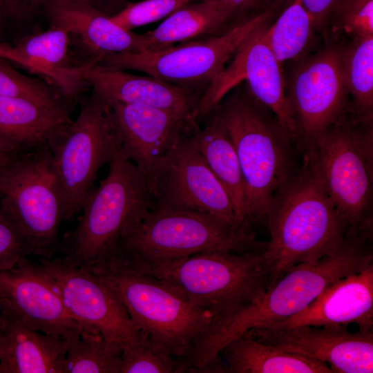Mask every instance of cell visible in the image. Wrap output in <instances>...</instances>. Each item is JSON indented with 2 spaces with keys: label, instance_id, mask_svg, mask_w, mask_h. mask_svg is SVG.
I'll list each match as a JSON object with an SVG mask.
<instances>
[{
  "label": "cell",
  "instance_id": "cell-14",
  "mask_svg": "<svg viewBox=\"0 0 373 373\" xmlns=\"http://www.w3.org/2000/svg\"><path fill=\"white\" fill-rule=\"evenodd\" d=\"M189 131L149 176L155 203L209 213L233 227H244L236 224L229 195L191 141Z\"/></svg>",
  "mask_w": 373,
  "mask_h": 373
},
{
  "label": "cell",
  "instance_id": "cell-4",
  "mask_svg": "<svg viewBox=\"0 0 373 373\" xmlns=\"http://www.w3.org/2000/svg\"><path fill=\"white\" fill-rule=\"evenodd\" d=\"M235 146L244 180L248 224L266 220L277 191L296 173L292 140L249 93L221 101L213 111Z\"/></svg>",
  "mask_w": 373,
  "mask_h": 373
},
{
  "label": "cell",
  "instance_id": "cell-16",
  "mask_svg": "<svg viewBox=\"0 0 373 373\" xmlns=\"http://www.w3.org/2000/svg\"><path fill=\"white\" fill-rule=\"evenodd\" d=\"M0 302L5 310L35 331L66 338L98 335L86 332L71 318L39 262L27 256L0 270Z\"/></svg>",
  "mask_w": 373,
  "mask_h": 373
},
{
  "label": "cell",
  "instance_id": "cell-33",
  "mask_svg": "<svg viewBox=\"0 0 373 373\" xmlns=\"http://www.w3.org/2000/svg\"><path fill=\"white\" fill-rule=\"evenodd\" d=\"M198 0H142L128 2L111 19L126 30L143 26L168 17L184 6Z\"/></svg>",
  "mask_w": 373,
  "mask_h": 373
},
{
  "label": "cell",
  "instance_id": "cell-13",
  "mask_svg": "<svg viewBox=\"0 0 373 373\" xmlns=\"http://www.w3.org/2000/svg\"><path fill=\"white\" fill-rule=\"evenodd\" d=\"M41 267L52 282L70 316L86 332L100 334L122 350L142 332L108 285L86 268L66 264L61 257L42 258Z\"/></svg>",
  "mask_w": 373,
  "mask_h": 373
},
{
  "label": "cell",
  "instance_id": "cell-11",
  "mask_svg": "<svg viewBox=\"0 0 373 373\" xmlns=\"http://www.w3.org/2000/svg\"><path fill=\"white\" fill-rule=\"evenodd\" d=\"M48 149L65 220H70L82 211L99 169L120 151L108 104L93 93L81 102L76 119L50 141Z\"/></svg>",
  "mask_w": 373,
  "mask_h": 373
},
{
  "label": "cell",
  "instance_id": "cell-24",
  "mask_svg": "<svg viewBox=\"0 0 373 373\" xmlns=\"http://www.w3.org/2000/svg\"><path fill=\"white\" fill-rule=\"evenodd\" d=\"M12 48L21 59L23 66L48 77L57 85L69 107L78 98L86 84L85 71L92 64H73L66 30L50 24L44 32L23 37Z\"/></svg>",
  "mask_w": 373,
  "mask_h": 373
},
{
  "label": "cell",
  "instance_id": "cell-37",
  "mask_svg": "<svg viewBox=\"0 0 373 373\" xmlns=\"http://www.w3.org/2000/svg\"><path fill=\"white\" fill-rule=\"evenodd\" d=\"M339 0H301L302 4L311 15L315 29L325 31L329 18Z\"/></svg>",
  "mask_w": 373,
  "mask_h": 373
},
{
  "label": "cell",
  "instance_id": "cell-1",
  "mask_svg": "<svg viewBox=\"0 0 373 373\" xmlns=\"http://www.w3.org/2000/svg\"><path fill=\"white\" fill-rule=\"evenodd\" d=\"M371 239L369 235L348 232L333 254L294 266L256 300L211 325L183 356L188 371L216 372L218 353L231 341L248 330L298 314L337 280L372 265Z\"/></svg>",
  "mask_w": 373,
  "mask_h": 373
},
{
  "label": "cell",
  "instance_id": "cell-42",
  "mask_svg": "<svg viewBox=\"0 0 373 373\" xmlns=\"http://www.w3.org/2000/svg\"><path fill=\"white\" fill-rule=\"evenodd\" d=\"M364 1H366V0H339L338 4L347 5V4H352V3L362 2Z\"/></svg>",
  "mask_w": 373,
  "mask_h": 373
},
{
  "label": "cell",
  "instance_id": "cell-44",
  "mask_svg": "<svg viewBox=\"0 0 373 373\" xmlns=\"http://www.w3.org/2000/svg\"><path fill=\"white\" fill-rule=\"evenodd\" d=\"M9 0H0V8H1V10H2V8H3V6L6 4V3Z\"/></svg>",
  "mask_w": 373,
  "mask_h": 373
},
{
  "label": "cell",
  "instance_id": "cell-31",
  "mask_svg": "<svg viewBox=\"0 0 373 373\" xmlns=\"http://www.w3.org/2000/svg\"><path fill=\"white\" fill-rule=\"evenodd\" d=\"M120 373H180V360L156 347L144 334L122 350Z\"/></svg>",
  "mask_w": 373,
  "mask_h": 373
},
{
  "label": "cell",
  "instance_id": "cell-15",
  "mask_svg": "<svg viewBox=\"0 0 373 373\" xmlns=\"http://www.w3.org/2000/svg\"><path fill=\"white\" fill-rule=\"evenodd\" d=\"M287 90L298 138L306 146L349 108L340 48L327 47L301 61L290 76Z\"/></svg>",
  "mask_w": 373,
  "mask_h": 373
},
{
  "label": "cell",
  "instance_id": "cell-12",
  "mask_svg": "<svg viewBox=\"0 0 373 373\" xmlns=\"http://www.w3.org/2000/svg\"><path fill=\"white\" fill-rule=\"evenodd\" d=\"M267 23L254 30L239 46L231 63L207 88L198 103L196 119L212 112L232 88L245 81L249 94L269 108L291 140L298 131L285 92L280 64L265 35Z\"/></svg>",
  "mask_w": 373,
  "mask_h": 373
},
{
  "label": "cell",
  "instance_id": "cell-17",
  "mask_svg": "<svg viewBox=\"0 0 373 373\" xmlns=\"http://www.w3.org/2000/svg\"><path fill=\"white\" fill-rule=\"evenodd\" d=\"M247 332L262 343L322 361L333 373L373 372L372 329L352 332L345 325H300Z\"/></svg>",
  "mask_w": 373,
  "mask_h": 373
},
{
  "label": "cell",
  "instance_id": "cell-32",
  "mask_svg": "<svg viewBox=\"0 0 373 373\" xmlns=\"http://www.w3.org/2000/svg\"><path fill=\"white\" fill-rule=\"evenodd\" d=\"M6 60L8 59L0 57V97L63 100L66 103L58 88L41 79L21 74Z\"/></svg>",
  "mask_w": 373,
  "mask_h": 373
},
{
  "label": "cell",
  "instance_id": "cell-43",
  "mask_svg": "<svg viewBox=\"0 0 373 373\" xmlns=\"http://www.w3.org/2000/svg\"><path fill=\"white\" fill-rule=\"evenodd\" d=\"M2 321H3V308H2L1 303L0 302V336H1V333Z\"/></svg>",
  "mask_w": 373,
  "mask_h": 373
},
{
  "label": "cell",
  "instance_id": "cell-19",
  "mask_svg": "<svg viewBox=\"0 0 373 373\" xmlns=\"http://www.w3.org/2000/svg\"><path fill=\"white\" fill-rule=\"evenodd\" d=\"M84 79L93 93L106 103L118 102L164 110L196 122L201 96L151 76L92 64Z\"/></svg>",
  "mask_w": 373,
  "mask_h": 373
},
{
  "label": "cell",
  "instance_id": "cell-20",
  "mask_svg": "<svg viewBox=\"0 0 373 373\" xmlns=\"http://www.w3.org/2000/svg\"><path fill=\"white\" fill-rule=\"evenodd\" d=\"M350 323L357 325L360 329H372V264L337 280L298 314L264 327L283 329L300 325L347 326Z\"/></svg>",
  "mask_w": 373,
  "mask_h": 373
},
{
  "label": "cell",
  "instance_id": "cell-18",
  "mask_svg": "<svg viewBox=\"0 0 373 373\" xmlns=\"http://www.w3.org/2000/svg\"><path fill=\"white\" fill-rule=\"evenodd\" d=\"M107 104L121 152L149 178L183 133L197 125L154 107L118 102Z\"/></svg>",
  "mask_w": 373,
  "mask_h": 373
},
{
  "label": "cell",
  "instance_id": "cell-26",
  "mask_svg": "<svg viewBox=\"0 0 373 373\" xmlns=\"http://www.w3.org/2000/svg\"><path fill=\"white\" fill-rule=\"evenodd\" d=\"M218 358L220 373H333L322 361L262 343L248 332L225 345Z\"/></svg>",
  "mask_w": 373,
  "mask_h": 373
},
{
  "label": "cell",
  "instance_id": "cell-3",
  "mask_svg": "<svg viewBox=\"0 0 373 373\" xmlns=\"http://www.w3.org/2000/svg\"><path fill=\"white\" fill-rule=\"evenodd\" d=\"M263 251H204L161 260L124 261L115 258L211 312L213 325L265 293L268 272Z\"/></svg>",
  "mask_w": 373,
  "mask_h": 373
},
{
  "label": "cell",
  "instance_id": "cell-39",
  "mask_svg": "<svg viewBox=\"0 0 373 373\" xmlns=\"http://www.w3.org/2000/svg\"><path fill=\"white\" fill-rule=\"evenodd\" d=\"M128 3V0H99L98 9L111 16L123 9Z\"/></svg>",
  "mask_w": 373,
  "mask_h": 373
},
{
  "label": "cell",
  "instance_id": "cell-34",
  "mask_svg": "<svg viewBox=\"0 0 373 373\" xmlns=\"http://www.w3.org/2000/svg\"><path fill=\"white\" fill-rule=\"evenodd\" d=\"M75 5H90L98 9L99 0H9L1 13L4 20L21 23L52 8Z\"/></svg>",
  "mask_w": 373,
  "mask_h": 373
},
{
  "label": "cell",
  "instance_id": "cell-23",
  "mask_svg": "<svg viewBox=\"0 0 373 373\" xmlns=\"http://www.w3.org/2000/svg\"><path fill=\"white\" fill-rule=\"evenodd\" d=\"M44 15L50 24L64 28L77 39L89 64H97L110 55L142 50L140 35L124 30L93 6L55 8Z\"/></svg>",
  "mask_w": 373,
  "mask_h": 373
},
{
  "label": "cell",
  "instance_id": "cell-5",
  "mask_svg": "<svg viewBox=\"0 0 373 373\" xmlns=\"http://www.w3.org/2000/svg\"><path fill=\"white\" fill-rule=\"evenodd\" d=\"M251 227L209 213L155 203L131 220L112 256L124 261L161 260L213 251L263 250Z\"/></svg>",
  "mask_w": 373,
  "mask_h": 373
},
{
  "label": "cell",
  "instance_id": "cell-36",
  "mask_svg": "<svg viewBox=\"0 0 373 373\" xmlns=\"http://www.w3.org/2000/svg\"><path fill=\"white\" fill-rule=\"evenodd\" d=\"M28 256L21 234L0 204V270L12 267L21 258Z\"/></svg>",
  "mask_w": 373,
  "mask_h": 373
},
{
  "label": "cell",
  "instance_id": "cell-7",
  "mask_svg": "<svg viewBox=\"0 0 373 373\" xmlns=\"http://www.w3.org/2000/svg\"><path fill=\"white\" fill-rule=\"evenodd\" d=\"M108 165L106 178L84 202L77 227L59 244L61 258L70 266L86 268L109 258L126 225L155 202L149 178L121 150Z\"/></svg>",
  "mask_w": 373,
  "mask_h": 373
},
{
  "label": "cell",
  "instance_id": "cell-27",
  "mask_svg": "<svg viewBox=\"0 0 373 373\" xmlns=\"http://www.w3.org/2000/svg\"><path fill=\"white\" fill-rule=\"evenodd\" d=\"M232 22L209 1L191 2L169 15L154 30L140 34L142 51H157L202 36L211 35Z\"/></svg>",
  "mask_w": 373,
  "mask_h": 373
},
{
  "label": "cell",
  "instance_id": "cell-6",
  "mask_svg": "<svg viewBox=\"0 0 373 373\" xmlns=\"http://www.w3.org/2000/svg\"><path fill=\"white\" fill-rule=\"evenodd\" d=\"M316 171L348 232L372 234L373 132L349 108L306 145Z\"/></svg>",
  "mask_w": 373,
  "mask_h": 373
},
{
  "label": "cell",
  "instance_id": "cell-40",
  "mask_svg": "<svg viewBox=\"0 0 373 373\" xmlns=\"http://www.w3.org/2000/svg\"><path fill=\"white\" fill-rule=\"evenodd\" d=\"M0 57L15 62L22 66V60L8 44L0 42Z\"/></svg>",
  "mask_w": 373,
  "mask_h": 373
},
{
  "label": "cell",
  "instance_id": "cell-22",
  "mask_svg": "<svg viewBox=\"0 0 373 373\" xmlns=\"http://www.w3.org/2000/svg\"><path fill=\"white\" fill-rule=\"evenodd\" d=\"M67 347V338L35 331L3 308L0 373H65Z\"/></svg>",
  "mask_w": 373,
  "mask_h": 373
},
{
  "label": "cell",
  "instance_id": "cell-9",
  "mask_svg": "<svg viewBox=\"0 0 373 373\" xmlns=\"http://www.w3.org/2000/svg\"><path fill=\"white\" fill-rule=\"evenodd\" d=\"M0 204L21 234L30 256L59 250L64 208L49 149L12 156L0 169Z\"/></svg>",
  "mask_w": 373,
  "mask_h": 373
},
{
  "label": "cell",
  "instance_id": "cell-35",
  "mask_svg": "<svg viewBox=\"0 0 373 373\" xmlns=\"http://www.w3.org/2000/svg\"><path fill=\"white\" fill-rule=\"evenodd\" d=\"M340 26L354 37L373 36V0L334 8Z\"/></svg>",
  "mask_w": 373,
  "mask_h": 373
},
{
  "label": "cell",
  "instance_id": "cell-28",
  "mask_svg": "<svg viewBox=\"0 0 373 373\" xmlns=\"http://www.w3.org/2000/svg\"><path fill=\"white\" fill-rule=\"evenodd\" d=\"M343 78L352 96V111L361 121L372 124L373 116V36L354 37L340 48Z\"/></svg>",
  "mask_w": 373,
  "mask_h": 373
},
{
  "label": "cell",
  "instance_id": "cell-38",
  "mask_svg": "<svg viewBox=\"0 0 373 373\" xmlns=\"http://www.w3.org/2000/svg\"><path fill=\"white\" fill-rule=\"evenodd\" d=\"M209 1L226 12L232 21L255 8L262 0H198Z\"/></svg>",
  "mask_w": 373,
  "mask_h": 373
},
{
  "label": "cell",
  "instance_id": "cell-41",
  "mask_svg": "<svg viewBox=\"0 0 373 373\" xmlns=\"http://www.w3.org/2000/svg\"><path fill=\"white\" fill-rule=\"evenodd\" d=\"M12 157V155H6L0 152V169Z\"/></svg>",
  "mask_w": 373,
  "mask_h": 373
},
{
  "label": "cell",
  "instance_id": "cell-29",
  "mask_svg": "<svg viewBox=\"0 0 373 373\" xmlns=\"http://www.w3.org/2000/svg\"><path fill=\"white\" fill-rule=\"evenodd\" d=\"M315 30L312 18L302 4L294 0L266 28L267 42L280 64L300 57L309 46Z\"/></svg>",
  "mask_w": 373,
  "mask_h": 373
},
{
  "label": "cell",
  "instance_id": "cell-30",
  "mask_svg": "<svg viewBox=\"0 0 373 373\" xmlns=\"http://www.w3.org/2000/svg\"><path fill=\"white\" fill-rule=\"evenodd\" d=\"M68 339L65 373H120L122 348L98 334Z\"/></svg>",
  "mask_w": 373,
  "mask_h": 373
},
{
  "label": "cell",
  "instance_id": "cell-25",
  "mask_svg": "<svg viewBox=\"0 0 373 373\" xmlns=\"http://www.w3.org/2000/svg\"><path fill=\"white\" fill-rule=\"evenodd\" d=\"M204 118V127H193L189 138L229 195L236 224L251 227L247 220L244 180L231 138L214 112Z\"/></svg>",
  "mask_w": 373,
  "mask_h": 373
},
{
  "label": "cell",
  "instance_id": "cell-10",
  "mask_svg": "<svg viewBox=\"0 0 373 373\" xmlns=\"http://www.w3.org/2000/svg\"><path fill=\"white\" fill-rule=\"evenodd\" d=\"M285 1L274 0L262 11L238 21L220 35L161 50L110 55L97 64L139 71L196 94L202 88L204 92L243 41L257 28L267 23Z\"/></svg>",
  "mask_w": 373,
  "mask_h": 373
},
{
  "label": "cell",
  "instance_id": "cell-8",
  "mask_svg": "<svg viewBox=\"0 0 373 373\" xmlns=\"http://www.w3.org/2000/svg\"><path fill=\"white\" fill-rule=\"evenodd\" d=\"M86 269L113 291L142 334L176 358L183 357L213 323L211 312L195 306L161 281L113 256Z\"/></svg>",
  "mask_w": 373,
  "mask_h": 373
},
{
  "label": "cell",
  "instance_id": "cell-45",
  "mask_svg": "<svg viewBox=\"0 0 373 373\" xmlns=\"http://www.w3.org/2000/svg\"><path fill=\"white\" fill-rule=\"evenodd\" d=\"M3 21H4V19H3V15H2V13H1V8H0V29H1V26L2 23H3Z\"/></svg>",
  "mask_w": 373,
  "mask_h": 373
},
{
  "label": "cell",
  "instance_id": "cell-2",
  "mask_svg": "<svg viewBox=\"0 0 373 373\" xmlns=\"http://www.w3.org/2000/svg\"><path fill=\"white\" fill-rule=\"evenodd\" d=\"M266 221L270 236L263 251L267 288L294 266L333 254L348 233L306 159L302 169L275 194Z\"/></svg>",
  "mask_w": 373,
  "mask_h": 373
},
{
  "label": "cell",
  "instance_id": "cell-21",
  "mask_svg": "<svg viewBox=\"0 0 373 373\" xmlns=\"http://www.w3.org/2000/svg\"><path fill=\"white\" fill-rule=\"evenodd\" d=\"M69 109L63 100L0 97V152L14 156L48 149L73 122Z\"/></svg>",
  "mask_w": 373,
  "mask_h": 373
}]
</instances>
